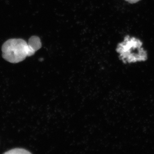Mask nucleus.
Returning <instances> with one entry per match:
<instances>
[{
	"instance_id": "nucleus-1",
	"label": "nucleus",
	"mask_w": 154,
	"mask_h": 154,
	"mask_svg": "<svg viewBox=\"0 0 154 154\" xmlns=\"http://www.w3.org/2000/svg\"><path fill=\"white\" fill-rule=\"evenodd\" d=\"M41 47V40L37 36H31L28 43L21 38H11L3 45L2 57L11 63H18L33 55Z\"/></svg>"
},
{
	"instance_id": "nucleus-2",
	"label": "nucleus",
	"mask_w": 154,
	"mask_h": 154,
	"mask_svg": "<svg viewBox=\"0 0 154 154\" xmlns=\"http://www.w3.org/2000/svg\"><path fill=\"white\" fill-rule=\"evenodd\" d=\"M142 45V42L138 38L126 36L124 41L118 45L116 51L124 63L144 61L147 59V54Z\"/></svg>"
},
{
	"instance_id": "nucleus-3",
	"label": "nucleus",
	"mask_w": 154,
	"mask_h": 154,
	"mask_svg": "<svg viewBox=\"0 0 154 154\" xmlns=\"http://www.w3.org/2000/svg\"><path fill=\"white\" fill-rule=\"evenodd\" d=\"M5 153L8 154H28L30 153V152L27 151L25 149L16 148L10 150L6 152Z\"/></svg>"
},
{
	"instance_id": "nucleus-4",
	"label": "nucleus",
	"mask_w": 154,
	"mask_h": 154,
	"mask_svg": "<svg viewBox=\"0 0 154 154\" xmlns=\"http://www.w3.org/2000/svg\"><path fill=\"white\" fill-rule=\"evenodd\" d=\"M125 1L128 2V3H131V4H134V3L138 2L140 0H125Z\"/></svg>"
}]
</instances>
